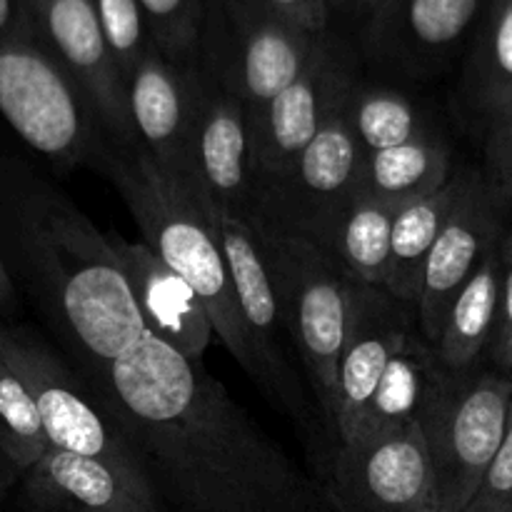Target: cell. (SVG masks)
Masks as SVG:
<instances>
[{"label":"cell","instance_id":"7402d4cb","mask_svg":"<svg viewBox=\"0 0 512 512\" xmlns=\"http://www.w3.org/2000/svg\"><path fill=\"white\" fill-rule=\"evenodd\" d=\"M450 178L453 158L448 143L440 135H430L368 155L360 198L400 210L415 200L438 193L450 183Z\"/></svg>","mask_w":512,"mask_h":512},{"label":"cell","instance_id":"44dd1931","mask_svg":"<svg viewBox=\"0 0 512 512\" xmlns=\"http://www.w3.org/2000/svg\"><path fill=\"white\" fill-rule=\"evenodd\" d=\"M465 183H468V170L453 175L450 183L438 193L405 205L395 215L385 290L413 310L418 308L420 290H423L425 265L450 213L463 195Z\"/></svg>","mask_w":512,"mask_h":512},{"label":"cell","instance_id":"7c38bea8","mask_svg":"<svg viewBox=\"0 0 512 512\" xmlns=\"http://www.w3.org/2000/svg\"><path fill=\"white\" fill-rule=\"evenodd\" d=\"M225 10L230 23L228 48L203 60L240 95L253 130L265 108L308 68L323 33H310L280 18L258 0H228Z\"/></svg>","mask_w":512,"mask_h":512},{"label":"cell","instance_id":"f1b7e54d","mask_svg":"<svg viewBox=\"0 0 512 512\" xmlns=\"http://www.w3.org/2000/svg\"><path fill=\"white\" fill-rule=\"evenodd\" d=\"M93 8L98 13L110 55H113L115 65H118L120 75L128 85L130 75L138 70L145 55L158 48L153 43V35H150L143 5H140V0H93Z\"/></svg>","mask_w":512,"mask_h":512},{"label":"cell","instance_id":"e575fe53","mask_svg":"<svg viewBox=\"0 0 512 512\" xmlns=\"http://www.w3.org/2000/svg\"><path fill=\"white\" fill-rule=\"evenodd\" d=\"M15 308H18V290H15L8 263L0 253V313H15Z\"/></svg>","mask_w":512,"mask_h":512},{"label":"cell","instance_id":"603a6c76","mask_svg":"<svg viewBox=\"0 0 512 512\" xmlns=\"http://www.w3.org/2000/svg\"><path fill=\"white\" fill-rule=\"evenodd\" d=\"M500 293H503V258L500 243L483 258L480 268L455 298L443 333L433 345L440 363L453 373L473 370L480 355L488 350L498 320Z\"/></svg>","mask_w":512,"mask_h":512},{"label":"cell","instance_id":"d4e9b609","mask_svg":"<svg viewBox=\"0 0 512 512\" xmlns=\"http://www.w3.org/2000/svg\"><path fill=\"white\" fill-rule=\"evenodd\" d=\"M465 88L490 123L512 113V0H488Z\"/></svg>","mask_w":512,"mask_h":512},{"label":"cell","instance_id":"5bb4252c","mask_svg":"<svg viewBox=\"0 0 512 512\" xmlns=\"http://www.w3.org/2000/svg\"><path fill=\"white\" fill-rule=\"evenodd\" d=\"M418 330V315L385 288L353 285L338 370V445L350 443L363 425L368 405L410 335Z\"/></svg>","mask_w":512,"mask_h":512},{"label":"cell","instance_id":"52a82bcc","mask_svg":"<svg viewBox=\"0 0 512 512\" xmlns=\"http://www.w3.org/2000/svg\"><path fill=\"white\" fill-rule=\"evenodd\" d=\"M315 483L330 512H443L420 420L338 445Z\"/></svg>","mask_w":512,"mask_h":512},{"label":"cell","instance_id":"ab89813d","mask_svg":"<svg viewBox=\"0 0 512 512\" xmlns=\"http://www.w3.org/2000/svg\"><path fill=\"white\" fill-rule=\"evenodd\" d=\"M383 3H385V0H383Z\"/></svg>","mask_w":512,"mask_h":512},{"label":"cell","instance_id":"ac0fdd59","mask_svg":"<svg viewBox=\"0 0 512 512\" xmlns=\"http://www.w3.org/2000/svg\"><path fill=\"white\" fill-rule=\"evenodd\" d=\"M145 325L190 360H203L215 328L198 293L145 243L108 233Z\"/></svg>","mask_w":512,"mask_h":512},{"label":"cell","instance_id":"8d00e7d4","mask_svg":"<svg viewBox=\"0 0 512 512\" xmlns=\"http://www.w3.org/2000/svg\"><path fill=\"white\" fill-rule=\"evenodd\" d=\"M330 8L338 10H365L363 0H330Z\"/></svg>","mask_w":512,"mask_h":512},{"label":"cell","instance_id":"d6a6232c","mask_svg":"<svg viewBox=\"0 0 512 512\" xmlns=\"http://www.w3.org/2000/svg\"><path fill=\"white\" fill-rule=\"evenodd\" d=\"M265 8L273 10L280 18L310 30V33H325L330 20V0H258Z\"/></svg>","mask_w":512,"mask_h":512},{"label":"cell","instance_id":"74e56055","mask_svg":"<svg viewBox=\"0 0 512 512\" xmlns=\"http://www.w3.org/2000/svg\"><path fill=\"white\" fill-rule=\"evenodd\" d=\"M500 255L505 260H512V233L503 235V240H500Z\"/></svg>","mask_w":512,"mask_h":512},{"label":"cell","instance_id":"2e32d148","mask_svg":"<svg viewBox=\"0 0 512 512\" xmlns=\"http://www.w3.org/2000/svg\"><path fill=\"white\" fill-rule=\"evenodd\" d=\"M25 512H163L148 478L50 445L20 478Z\"/></svg>","mask_w":512,"mask_h":512},{"label":"cell","instance_id":"9c48e42d","mask_svg":"<svg viewBox=\"0 0 512 512\" xmlns=\"http://www.w3.org/2000/svg\"><path fill=\"white\" fill-rule=\"evenodd\" d=\"M358 58L348 43L323 33L308 68L265 108L250 130L255 198L293 168L335 110L358 88Z\"/></svg>","mask_w":512,"mask_h":512},{"label":"cell","instance_id":"7a4b0ae2","mask_svg":"<svg viewBox=\"0 0 512 512\" xmlns=\"http://www.w3.org/2000/svg\"><path fill=\"white\" fill-rule=\"evenodd\" d=\"M105 178L128 205L143 243L193 285L213 320L215 338L255 383L263 385V368L240 315L238 293L220 250L213 215L205 213L195 195L165 173L143 145H113Z\"/></svg>","mask_w":512,"mask_h":512},{"label":"cell","instance_id":"8992f818","mask_svg":"<svg viewBox=\"0 0 512 512\" xmlns=\"http://www.w3.org/2000/svg\"><path fill=\"white\" fill-rule=\"evenodd\" d=\"M0 355L28 385L53 448L105 460L148 478L135 450L98 403L83 375L35 330L0 323Z\"/></svg>","mask_w":512,"mask_h":512},{"label":"cell","instance_id":"9a60e30c","mask_svg":"<svg viewBox=\"0 0 512 512\" xmlns=\"http://www.w3.org/2000/svg\"><path fill=\"white\" fill-rule=\"evenodd\" d=\"M498 200L500 195L488 180L468 170L463 195L425 265L423 290L415 308L420 335L430 345L438 343L455 298L470 283L485 255L503 240Z\"/></svg>","mask_w":512,"mask_h":512},{"label":"cell","instance_id":"83f0119b","mask_svg":"<svg viewBox=\"0 0 512 512\" xmlns=\"http://www.w3.org/2000/svg\"><path fill=\"white\" fill-rule=\"evenodd\" d=\"M140 5L160 53L170 63H193L203 38V0H140Z\"/></svg>","mask_w":512,"mask_h":512},{"label":"cell","instance_id":"ffe728a7","mask_svg":"<svg viewBox=\"0 0 512 512\" xmlns=\"http://www.w3.org/2000/svg\"><path fill=\"white\" fill-rule=\"evenodd\" d=\"M450 375L453 370L440 363L433 345L420 335V330H415L408 343L400 348V353L390 360L388 370L370 400L363 425L350 443L418 423L420 415L443 390Z\"/></svg>","mask_w":512,"mask_h":512},{"label":"cell","instance_id":"5b68a950","mask_svg":"<svg viewBox=\"0 0 512 512\" xmlns=\"http://www.w3.org/2000/svg\"><path fill=\"white\" fill-rule=\"evenodd\" d=\"M512 380L503 373H453L420 415L443 512H465L503 445Z\"/></svg>","mask_w":512,"mask_h":512},{"label":"cell","instance_id":"f35d334b","mask_svg":"<svg viewBox=\"0 0 512 512\" xmlns=\"http://www.w3.org/2000/svg\"><path fill=\"white\" fill-rule=\"evenodd\" d=\"M380 5H383V0H363V8H365V10H368V13H370V15H373V13H375V10H378V8H380Z\"/></svg>","mask_w":512,"mask_h":512},{"label":"cell","instance_id":"277c9868","mask_svg":"<svg viewBox=\"0 0 512 512\" xmlns=\"http://www.w3.org/2000/svg\"><path fill=\"white\" fill-rule=\"evenodd\" d=\"M0 113L55 168L108 173L113 143L85 90L38 33L0 43Z\"/></svg>","mask_w":512,"mask_h":512},{"label":"cell","instance_id":"1f68e13d","mask_svg":"<svg viewBox=\"0 0 512 512\" xmlns=\"http://www.w3.org/2000/svg\"><path fill=\"white\" fill-rule=\"evenodd\" d=\"M503 258V255H500ZM488 358L493 360L498 373L512 380V260L503 258V293H500L498 320H495L493 338L488 343Z\"/></svg>","mask_w":512,"mask_h":512},{"label":"cell","instance_id":"30bf717a","mask_svg":"<svg viewBox=\"0 0 512 512\" xmlns=\"http://www.w3.org/2000/svg\"><path fill=\"white\" fill-rule=\"evenodd\" d=\"M213 225L223 258L228 263L230 278H233L235 293H238L240 315H243L245 328H248L255 353H258L260 368H263L260 388L308 435L305 443L313 450L315 465H320L328 455L323 423H320L313 400L305 398L300 390L298 378L288 365V355L280 345L278 330L283 328V323H280V308L275 300L273 280L265 268L258 235L248 223H240V220L220 213H213Z\"/></svg>","mask_w":512,"mask_h":512},{"label":"cell","instance_id":"8fae6325","mask_svg":"<svg viewBox=\"0 0 512 512\" xmlns=\"http://www.w3.org/2000/svg\"><path fill=\"white\" fill-rule=\"evenodd\" d=\"M253 145L240 95L208 60H193V130L190 163L208 215L248 223L255 218Z\"/></svg>","mask_w":512,"mask_h":512},{"label":"cell","instance_id":"cb8c5ba5","mask_svg":"<svg viewBox=\"0 0 512 512\" xmlns=\"http://www.w3.org/2000/svg\"><path fill=\"white\" fill-rule=\"evenodd\" d=\"M398 208L358 198L323 243L340 273L358 285L385 288L390 265V238Z\"/></svg>","mask_w":512,"mask_h":512},{"label":"cell","instance_id":"484cf974","mask_svg":"<svg viewBox=\"0 0 512 512\" xmlns=\"http://www.w3.org/2000/svg\"><path fill=\"white\" fill-rule=\"evenodd\" d=\"M345 115L365 155L435 135L408 95L378 85H358L345 105Z\"/></svg>","mask_w":512,"mask_h":512},{"label":"cell","instance_id":"4316f807","mask_svg":"<svg viewBox=\"0 0 512 512\" xmlns=\"http://www.w3.org/2000/svg\"><path fill=\"white\" fill-rule=\"evenodd\" d=\"M48 448V433L28 385L0 355V450L23 475Z\"/></svg>","mask_w":512,"mask_h":512},{"label":"cell","instance_id":"836d02e7","mask_svg":"<svg viewBox=\"0 0 512 512\" xmlns=\"http://www.w3.org/2000/svg\"><path fill=\"white\" fill-rule=\"evenodd\" d=\"M35 33L25 0H0V43Z\"/></svg>","mask_w":512,"mask_h":512},{"label":"cell","instance_id":"d590c367","mask_svg":"<svg viewBox=\"0 0 512 512\" xmlns=\"http://www.w3.org/2000/svg\"><path fill=\"white\" fill-rule=\"evenodd\" d=\"M20 478H23V475H20V470L15 468V465L5 458L3 450H0V503H3L5 495H8V490L13 488Z\"/></svg>","mask_w":512,"mask_h":512},{"label":"cell","instance_id":"f546056e","mask_svg":"<svg viewBox=\"0 0 512 512\" xmlns=\"http://www.w3.org/2000/svg\"><path fill=\"white\" fill-rule=\"evenodd\" d=\"M465 512H512V408L503 445L490 463L478 495Z\"/></svg>","mask_w":512,"mask_h":512},{"label":"cell","instance_id":"d6986e66","mask_svg":"<svg viewBox=\"0 0 512 512\" xmlns=\"http://www.w3.org/2000/svg\"><path fill=\"white\" fill-rule=\"evenodd\" d=\"M488 0H385L370 20L375 48L405 60L435 58L453 48Z\"/></svg>","mask_w":512,"mask_h":512},{"label":"cell","instance_id":"4fadbf2b","mask_svg":"<svg viewBox=\"0 0 512 512\" xmlns=\"http://www.w3.org/2000/svg\"><path fill=\"white\" fill-rule=\"evenodd\" d=\"M35 33L93 103L115 148H138L128 85L110 55L93 0H25Z\"/></svg>","mask_w":512,"mask_h":512},{"label":"cell","instance_id":"4dcf8cb0","mask_svg":"<svg viewBox=\"0 0 512 512\" xmlns=\"http://www.w3.org/2000/svg\"><path fill=\"white\" fill-rule=\"evenodd\" d=\"M485 160H488V173L485 178L490 188L500 198L512 200V113L490 123L488 143H485Z\"/></svg>","mask_w":512,"mask_h":512},{"label":"cell","instance_id":"ba28073f","mask_svg":"<svg viewBox=\"0 0 512 512\" xmlns=\"http://www.w3.org/2000/svg\"><path fill=\"white\" fill-rule=\"evenodd\" d=\"M345 105L330 115L285 178L255 198V218L298 230L320 248L360 198L368 163Z\"/></svg>","mask_w":512,"mask_h":512},{"label":"cell","instance_id":"6da1fadb","mask_svg":"<svg viewBox=\"0 0 512 512\" xmlns=\"http://www.w3.org/2000/svg\"><path fill=\"white\" fill-rule=\"evenodd\" d=\"M0 235L70 365L173 512H330L225 385L145 325L108 233L0 160Z\"/></svg>","mask_w":512,"mask_h":512},{"label":"cell","instance_id":"3957f363","mask_svg":"<svg viewBox=\"0 0 512 512\" xmlns=\"http://www.w3.org/2000/svg\"><path fill=\"white\" fill-rule=\"evenodd\" d=\"M253 230L273 280L280 323L303 360L330 455L338 448V370L355 283L298 230L263 218L253 220Z\"/></svg>","mask_w":512,"mask_h":512},{"label":"cell","instance_id":"e0dca14e","mask_svg":"<svg viewBox=\"0 0 512 512\" xmlns=\"http://www.w3.org/2000/svg\"><path fill=\"white\" fill-rule=\"evenodd\" d=\"M128 103L140 145L165 173L178 178L205 210L203 193L190 163L193 63H170L158 48H153L130 75Z\"/></svg>","mask_w":512,"mask_h":512}]
</instances>
